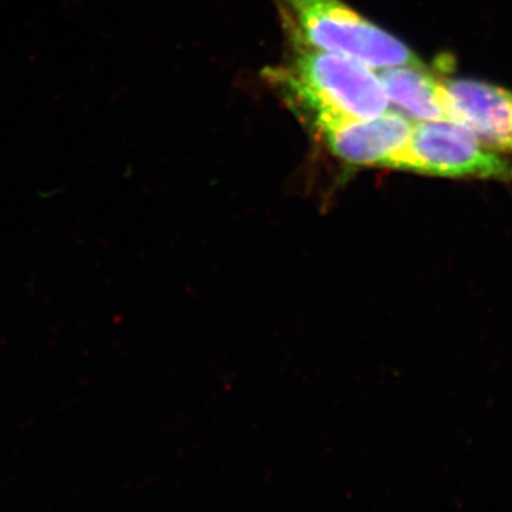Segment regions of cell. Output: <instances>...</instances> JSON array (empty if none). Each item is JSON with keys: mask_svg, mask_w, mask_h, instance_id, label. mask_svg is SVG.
<instances>
[{"mask_svg": "<svg viewBox=\"0 0 512 512\" xmlns=\"http://www.w3.org/2000/svg\"><path fill=\"white\" fill-rule=\"evenodd\" d=\"M392 170L436 177L512 180V164L476 133L443 119L420 121Z\"/></svg>", "mask_w": 512, "mask_h": 512, "instance_id": "3", "label": "cell"}, {"mask_svg": "<svg viewBox=\"0 0 512 512\" xmlns=\"http://www.w3.org/2000/svg\"><path fill=\"white\" fill-rule=\"evenodd\" d=\"M448 120L457 121L495 150L512 151V92L473 79L441 80Z\"/></svg>", "mask_w": 512, "mask_h": 512, "instance_id": "5", "label": "cell"}, {"mask_svg": "<svg viewBox=\"0 0 512 512\" xmlns=\"http://www.w3.org/2000/svg\"><path fill=\"white\" fill-rule=\"evenodd\" d=\"M373 70L353 57L293 40L291 63L272 72V80L309 114L373 119L390 103Z\"/></svg>", "mask_w": 512, "mask_h": 512, "instance_id": "1", "label": "cell"}, {"mask_svg": "<svg viewBox=\"0 0 512 512\" xmlns=\"http://www.w3.org/2000/svg\"><path fill=\"white\" fill-rule=\"evenodd\" d=\"M390 103L414 120L447 119L441 99V80L424 69L423 64L387 67L379 73Z\"/></svg>", "mask_w": 512, "mask_h": 512, "instance_id": "6", "label": "cell"}, {"mask_svg": "<svg viewBox=\"0 0 512 512\" xmlns=\"http://www.w3.org/2000/svg\"><path fill=\"white\" fill-rule=\"evenodd\" d=\"M293 40L342 53L372 67L423 64L402 40L379 28L342 0H279Z\"/></svg>", "mask_w": 512, "mask_h": 512, "instance_id": "2", "label": "cell"}, {"mask_svg": "<svg viewBox=\"0 0 512 512\" xmlns=\"http://www.w3.org/2000/svg\"><path fill=\"white\" fill-rule=\"evenodd\" d=\"M312 120L336 157L372 167L392 168L413 131L409 117L396 111H384L373 119L312 114Z\"/></svg>", "mask_w": 512, "mask_h": 512, "instance_id": "4", "label": "cell"}]
</instances>
